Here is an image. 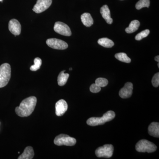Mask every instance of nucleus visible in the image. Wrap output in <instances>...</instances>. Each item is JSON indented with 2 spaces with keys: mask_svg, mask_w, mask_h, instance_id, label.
Here are the masks:
<instances>
[{
  "mask_svg": "<svg viewBox=\"0 0 159 159\" xmlns=\"http://www.w3.org/2000/svg\"><path fill=\"white\" fill-rule=\"evenodd\" d=\"M37 103V98L34 96L28 97L22 100L19 106L15 108V112L19 116H29L34 111Z\"/></svg>",
  "mask_w": 159,
  "mask_h": 159,
  "instance_id": "nucleus-1",
  "label": "nucleus"
},
{
  "mask_svg": "<svg viewBox=\"0 0 159 159\" xmlns=\"http://www.w3.org/2000/svg\"><path fill=\"white\" fill-rule=\"evenodd\" d=\"M54 29L55 32L64 36H70L72 34L70 27L61 22H56L54 24Z\"/></svg>",
  "mask_w": 159,
  "mask_h": 159,
  "instance_id": "nucleus-8",
  "label": "nucleus"
},
{
  "mask_svg": "<svg viewBox=\"0 0 159 159\" xmlns=\"http://www.w3.org/2000/svg\"><path fill=\"white\" fill-rule=\"evenodd\" d=\"M34 65L30 67V70L32 71H36L39 70L42 63V60L39 57H36L34 60Z\"/></svg>",
  "mask_w": 159,
  "mask_h": 159,
  "instance_id": "nucleus-22",
  "label": "nucleus"
},
{
  "mask_svg": "<svg viewBox=\"0 0 159 159\" xmlns=\"http://www.w3.org/2000/svg\"><path fill=\"white\" fill-rule=\"evenodd\" d=\"M95 84L100 87H104L108 84V81L104 78H98L96 79Z\"/></svg>",
  "mask_w": 159,
  "mask_h": 159,
  "instance_id": "nucleus-24",
  "label": "nucleus"
},
{
  "mask_svg": "<svg viewBox=\"0 0 159 159\" xmlns=\"http://www.w3.org/2000/svg\"><path fill=\"white\" fill-rule=\"evenodd\" d=\"M155 60L156 61H157L158 62H159V55H158V56H156L155 57Z\"/></svg>",
  "mask_w": 159,
  "mask_h": 159,
  "instance_id": "nucleus-27",
  "label": "nucleus"
},
{
  "mask_svg": "<svg viewBox=\"0 0 159 159\" xmlns=\"http://www.w3.org/2000/svg\"><path fill=\"white\" fill-rule=\"evenodd\" d=\"M46 43L50 48L57 50H65L68 47V45L66 43L57 39H47Z\"/></svg>",
  "mask_w": 159,
  "mask_h": 159,
  "instance_id": "nucleus-7",
  "label": "nucleus"
},
{
  "mask_svg": "<svg viewBox=\"0 0 159 159\" xmlns=\"http://www.w3.org/2000/svg\"><path fill=\"white\" fill-rule=\"evenodd\" d=\"M115 117L116 114L113 111H108L102 117H92L89 118L87 121V124L92 126L103 125L106 122L111 121Z\"/></svg>",
  "mask_w": 159,
  "mask_h": 159,
  "instance_id": "nucleus-2",
  "label": "nucleus"
},
{
  "mask_svg": "<svg viewBox=\"0 0 159 159\" xmlns=\"http://www.w3.org/2000/svg\"><path fill=\"white\" fill-rule=\"evenodd\" d=\"M113 152L114 147L113 145L106 144L97 148L95 151V154L98 157L109 158L112 156Z\"/></svg>",
  "mask_w": 159,
  "mask_h": 159,
  "instance_id": "nucleus-6",
  "label": "nucleus"
},
{
  "mask_svg": "<svg viewBox=\"0 0 159 159\" xmlns=\"http://www.w3.org/2000/svg\"><path fill=\"white\" fill-rule=\"evenodd\" d=\"M90 90L93 93H98L101 90V87L96 84H93L90 87Z\"/></svg>",
  "mask_w": 159,
  "mask_h": 159,
  "instance_id": "nucleus-26",
  "label": "nucleus"
},
{
  "mask_svg": "<svg viewBox=\"0 0 159 159\" xmlns=\"http://www.w3.org/2000/svg\"><path fill=\"white\" fill-rule=\"evenodd\" d=\"M11 75V66L9 64L6 63L0 66V88L7 85Z\"/></svg>",
  "mask_w": 159,
  "mask_h": 159,
  "instance_id": "nucleus-3",
  "label": "nucleus"
},
{
  "mask_svg": "<svg viewBox=\"0 0 159 159\" xmlns=\"http://www.w3.org/2000/svg\"><path fill=\"white\" fill-rule=\"evenodd\" d=\"M70 70H72V68H70Z\"/></svg>",
  "mask_w": 159,
  "mask_h": 159,
  "instance_id": "nucleus-28",
  "label": "nucleus"
},
{
  "mask_svg": "<svg viewBox=\"0 0 159 159\" xmlns=\"http://www.w3.org/2000/svg\"><path fill=\"white\" fill-rule=\"evenodd\" d=\"M152 83L154 87H158L159 85V73H157L154 75L152 80Z\"/></svg>",
  "mask_w": 159,
  "mask_h": 159,
  "instance_id": "nucleus-25",
  "label": "nucleus"
},
{
  "mask_svg": "<svg viewBox=\"0 0 159 159\" xmlns=\"http://www.w3.org/2000/svg\"><path fill=\"white\" fill-rule=\"evenodd\" d=\"M67 109V103L64 99L58 100L55 104V113L57 116H62Z\"/></svg>",
  "mask_w": 159,
  "mask_h": 159,
  "instance_id": "nucleus-11",
  "label": "nucleus"
},
{
  "mask_svg": "<svg viewBox=\"0 0 159 159\" xmlns=\"http://www.w3.org/2000/svg\"><path fill=\"white\" fill-rule=\"evenodd\" d=\"M98 43L100 45L106 48H111L114 45L113 42L107 38L100 39L98 40Z\"/></svg>",
  "mask_w": 159,
  "mask_h": 159,
  "instance_id": "nucleus-19",
  "label": "nucleus"
},
{
  "mask_svg": "<svg viewBox=\"0 0 159 159\" xmlns=\"http://www.w3.org/2000/svg\"><path fill=\"white\" fill-rule=\"evenodd\" d=\"M149 33H150V31L148 29H146V30H144V31H142V32L137 34L135 39L136 40H141L147 37L149 34Z\"/></svg>",
  "mask_w": 159,
  "mask_h": 159,
  "instance_id": "nucleus-23",
  "label": "nucleus"
},
{
  "mask_svg": "<svg viewBox=\"0 0 159 159\" xmlns=\"http://www.w3.org/2000/svg\"><path fill=\"white\" fill-rule=\"evenodd\" d=\"M3 0H0V2H2Z\"/></svg>",
  "mask_w": 159,
  "mask_h": 159,
  "instance_id": "nucleus-30",
  "label": "nucleus"
},
{
  "mask_svg": "<svg viewBox=\"0 0 159 159\" xmlns=\"http://www.w3.org/2000/svg\"><path fill=\"white\" fill-rule=\"evenodd\" d=\"M150 6V0H139L136 4V8L138 10H140L144 7L148 8Z\"/></svg>",
  "mask_w": 159,
  "mask_h": 159,
  "instance_id": "nucleus-21",
  "label": "nucleus"
},
{
  "mask_svg": "<svg viewBox=\"0 0 159 159\" xmlns=\"http://www.w3.org/2000/svg\"><path fill=\"white\" fill-rule=\"evenodd\" d=\"M140 23L138 20H134L131 22L128 28L125 29L127 33H132L138 30L140 27Z\"/></svg>",
  "mask_w": 159,
  "mask_h": 159,
  "instance_id": "nucleus-17",
  "label": "nucleus"
},
{
  "mask_svg": "<svg viewBox=\"0 0 159 159\" xmlns=\"http://www.w3.org/2000/svg\"><path fill=\"white\" fill-rule=\"evenodd\" d=\"M9 29L11 33L16 36L20 34L21 26L17 20L13 19L9 21Z\"/></svg>",
  "mask_w": 159,
  "mask_h": 159,
  "instance_id": "nucleus-12",
  "label": "nucleus"
},
{
  "mask_svg": "<svg viewBox=\"0 0 159 159\" xmlns=\"http://www.w3.org/2000/svg\"><path fill=\"white\" fill-rule=\"evenodd\" d=\"M148 133L152 136L159 138V123L158 122H152L148 127Z\"/></svg>",
  "mask_w": 159,
  "mask_h": 159,
  "instance_id": "nucleus-14",
  "label": "nucleus"
},
{
  "mask_svg": "<svg viewBox=\"0 0 159 159\" xmlns=\"http://www.w3.org/2000/svg\"><path fill=\"white\" fill-rule=\"evenodd\" d=\"M52 0H37L33 10L36 13H40L48 9L52 4Z\"/></svg>",
  "mask_w": 159,
  "mask_h": 159,
  "instance_id": "nucleus-9",
  "label": "nucleus"
},
{
  "mask_svg": "<svg viewBox=\"0 0 159 159\" xmlns=\"http://www.w3.org/2000/svg\"><path fill=\"white\" fill-rule=\"evenodd\" d=\"M115 57L118 60L122 61V62L129 63L131 62L130 58L128 57L127 54L124 53H117L115 55Z\"/></svg>",
  "mask_w": 159,
  "mask_h": 159,
  "instance_id": "nucleus-20",
  "label": "nucleus"
},
{
  "mask_svg": "<svg viewBox=\"0 0 159 159\" xmlns=\"http://www.w3.org/2000/svg\"><path fill=\"white\" fill-rule=\"evenodd\" d=\"M158 67H159V62H158Z\"/></svg>",
  "mask_w": 159,
  "mask_h": 159,
  "instance_id": "nucleus-29",
  "label": "nucleus"
},
{
  "mask_svg": "<svg viewBox=\"0 0 159 159\" xmlns=\"http://www.w3.org/2000/svg\"><path fill=\"white\" fill-rule=\"evenodd\" d=\"M100 12L102 15V17L105 20L108 24H111L113 22V20L111 16L110 10L107 5L102 6L100 9Z\"/></svg>",
  "mask_w": 159,
  "mask_h": 159,
  "instance_id": "nucleus-13",
  "label": "nucleus"
},
{
  "mask_svg": "<svg viewBox=\"0 0 159 159\" xmlns=\"http://www.w3.org/2000/svg\"><path fill=\"white\" fill-rule=\"evenodd\" d=\"M65 71L63 70L61 72L57 77V83L60 86L65 85L70 76L68 74H65Z\"/></svg>",
  "mask_w": 159,
  "mask_h": 159,
  "instance_id": "nucleus-18",
  "label": "nucleus"
},
{
  "mask_svg": "<svg viewBox=\"0 0 159 159\" xmlns=\"http://www.w3.org/2000/svg\"><path fill=\"white\" fill-rule=\"evenodd\" d=\"M34 156V152L31 146H28L25 148L24 152L19 157L18 159H31Z\"/></svg>",
  "mask_w": 159,
  "mask_h": 159,
  "instance_id": "nucleus-15",
  "label": "nucleus"
},
{
  "mask_svg": "<svg viewBox=\"0 0 159 159\" xmlns=\"http://www.w3.org/2000/svg\"><path fill=\"white\" fill-rule=\"evenodd\" d=\"M135 148L139 152L151 153L157 150V146L154 143L148 140L142 139L137 143Z\"/></svg>",
  "mask_w": 159,
  "mask_h": 159,
  "instance_id": "nucleus-4",
  "label": "nucleus"
},
{
  "mask_svg": "<svg viewBox=\"0 0 159 159\" xmlns=\"http://www.w3.org/2000/svg\"><path fill=\"white\" fill-rule=\"evenodd\" d=\"M54 142L57 146H74L76 144V139L65 134H61L55 137Z\"/></svg>",
  "mask_w": 159,
  "mask_h": 159,
  "instance_id": "nucleus-5",
  "label": "nucleus"
},
{
  "mask_svg": "<svg viewBox=\"0 0 159 159\" xmlns=\"http://www.w3.org/2000/svg\"><path fill=\"white\" fill-rule=\"evenodd\" d=\"M133 84L132 83L127 82L124 86L120 89L119 95L122 99H126L131 97L133 94Z\"/></svg>",
  "mask_w": 159,
  "mask_h": 159,
  "instance_id": "nucleus-10",
  "label": "nucleus"
},
{
  "mask_svg": "<svg viewBox=\"0 0 159 159\" xmlns=\"http://www.w3.org/2000/svg\"><path fill=\"white\" fill-rule=\"evenodd\" d=\"M81 20L83 24L87 27H91L93 24L94 21L90 13L85 12L81 16Z\"/></svg>",
  "mask_w": 159,
  "mask_h": 159,
  "instance_id": "nucleus-16",
  "label": "nucleus"
}]
</instances>
